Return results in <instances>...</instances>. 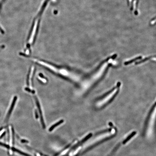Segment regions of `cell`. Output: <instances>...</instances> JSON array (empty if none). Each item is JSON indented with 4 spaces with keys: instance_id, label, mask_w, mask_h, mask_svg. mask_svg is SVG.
<instances>
[{
    "instance_id": "4",
    "label": "cell",
    "mask_w": 156,
    "mask_h": 156,
    "mask_svg": "<svg viewBox=\"0 0 156 156\" xmlns=\"http://www.w3.org/2000/svg\"><path fill=\"white\" fill-rule=\"evenodd\" d=\"M63 122V121L61 120L60 121H59V122L57 123H56L54 125L51 126V128L49 129V131H51L53 130L55 128H56V127H57V126L60 125V124L62 123Z\"/></svg>"
},
{
    "instance_id": "6",
    "label": "cell",
    "mask_w": 156,
    "mask_h": 156,
    "mask_svg": "<svg viewBox=\"0 0 156 156\" xmlns=\"http://www.w3.org/2000/svg\"><path fill=\"white\" fill-rule=\"evenodd\" d=\"M4 46H0V51H1V50H2L3 49H4Z\"/></svg>"
},
{
    "instance_id": "2",
    "label": "cell",
    "mask_w": 156,
    "mask_h": 156,
    "mask_svg": "<svg viewBox=\"0 0 156 156\" xmlns=\"http://www.w3.org/2000/svg\"><path fill=\"white\" fill-rule=\"evenodd\" d=\"M120 86V83H118L117 86L115 87L110 91V92L108 93L106 95L104 96L102 100H101V102L100 103V106H103L104 105H107V104L109 103L114 98L119 91Z\"/></svg>"
},
{
    "instance_id": "3",
    "label": "cell",
    "mask_w": 156,
    "mask_h": 156,
    "mask_svg": "<svg viewBox=\"0 0 156 156\" xmlns=\"http://www.w3.org/2000/svg\"><path fill=\"white\" fill-rule=\"evenodd\" d=\"M17 99V98L16 97H14V98L13 100H12V102L11 103L10 107H9L8 110L7 114H6L4 122H7L9 121L11 115L12 114V111H13L14 109L16 103Z\"/></svg>"
},
{
    "instance_id": "1",
    "label": "cell",
    "mask_w": 156,
    "mask_h": 156,
    "mask_svg": "<svg viewBox=\"0 0 156 156\" xmlns=\"http://www.w3.org/2000/svg\"><path fill=\"white\" fill-rule=\"evenodd\" d=\"M156 122V103L153 107L150 115L146 130V135L148 138H150L154 133Z\"/></svg>"
},
{
    "instance_id": "5",
    "label": "cell",
    "mask_w": 156,
    "mask_h": 156,
    "mask_svg": "<svg viewBox=\"0 0 156 156\" xmlns=\"http://www.w3.org/2000/svg\"><path fill=\"white\" fill-rule=\"evenodd\" d=\"M5 129L4 128L1 129L0 130V138L2 137L5 134Z\"/></svg>"
}]
</instances>
